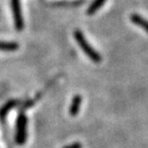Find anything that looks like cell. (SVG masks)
Segmentation results:
<instances>
[{
	"label": "cell",
	"instance_id": "cell-1",
	"mask_svg": "<svg viewBox=\"0 0 148 148\" xmlns=\"http://www.w3.org/2000/svg\"><path fill=\"white\" fill-rule=\"evenodd\" d=\"M74 38H75V40L79 44V46L81 47V49L91 61H93L94 63H99V62L102 61L101 55L88 42L87 38H85V36L83 35L81 31L80 30L74 31Z\"/></svg>",
	"mask_w": 148,
	"mask_h": 148
},
{
	"label": "cell",
	"instance_id": "cell-2",
	"mask_svg": "<svg viewBox=\"0 0 148 148\" xmlns=\"http://www.w3.org/2000/svg\"><path fill=\"white\" fill-rule=\"evenodd\" d=\"M27 140V117L25 114L20 112L16 120V143L18 145L25 144Z\"/></svg>",
	"mask_w": 148,
	"mask_h": 148
},
{
	"label": "cell",
	"instance_id": "cell-3",
	"mask_svg": "<svg viewBox=\"0 0 148 148\" xmlns=\"http://www.w3.org/2000/svg\"><path fill=\"white\" fill-rule=\"evenodd\" d=\"M11 8L14 17V28L17 31H22L24 29V19L22 16L20 0H11Z\"/></svg>",
	"mask_w": 148,
	"mask_h": 148
},
{
	"label": "cell",
	"instance_id": "cell-4",
	"mask_svg": "<svg viewBox=\"0 0 148 148\" xmlns=\"http://www.w3.org/2000/svg\"><path fill=\"white\" fill-rule=\"evenodd\" d=\"M130 19H131V21L134 24L140 27L141 29H143L146 33H148V20L144 18L143 16H141L138 14H133L130 16Z\"/></svg>",
	"mask_w": 148,
	"mask_h": 148
},
{
	"label": "cell",
	"instance_id": "cell-5",
	"mask_svg": "<svg viewBox=\"0 0 148 148\" xmlns=\"http://www.w3.org/2000/svg\"><path fill=\"white\" fill-rule=\"evenodd\" d=\"M81 105H82V97L80 95H75L73 97L72 99V102L70 104V107H69V114L72 115V116H75L79 114L80 112V108H81Z\"/></svg>",
	"mask_w": 148,
	"mask_h": 148
},
{
	"label": "cell",
	"instance_id": "cell-6",
	"mask_svg": "<svg viewBox=\"0 0 148 148\" xmlns=\"http://www.w3.org/2000/svg\"><path fill=\"white\" fill-rule=\"evenodd\" d=\"M19 47V44L14 41H0V51L13 52L16 51Z\"/></svg>",
	"mask_w": 148,
	"mask_h": 148
},
{
	"label": "cell",
	"instance_id": "cell-7",
	"mask_svg": "<svg viewBox=\"0 0 148 148\" xmlns=\"http://www.w3.org/2000/svg\"><path fill=\"white\" fill-rule=\"evenodd\" d=\"M105 2H106V0H93V1L90 3V5L88 6V8L87 10V14L88 16H91V14H95L96 12L105 4Z\"/></svg>",
	"mask_w": 148,
	"mask_h": 148
},
{
	"label": "cell",
	"instance_id": "cell-8",
	"mask_svg": "<svg viewBox=\"0 0 148 148\" xmlns=\"http://www.w3.org/2000/svg\"><path fill=\"white\" fill-rule=\"evenodd\" d=\"M17 104H18V101H17V100H10V101H8L1 109H0V117L5 118L8 112H10L14 107H16Z\"/></svg>",
	"mask_w": 148,
	"mask_h": 148
},
{
	"label": "cell",
	"instance_id": "cell-9",
	"mask_svg": "<svg viewBox=\"0 0 148 148\" xmlns=\"http://www.w3.org/2000/svg\"><path fill=\"white\" fill-rule=\"evenodd\" d=\"M64 148H82V144L80 143H74L69 144V145L64 146Z\"/></svg>",
	"mask_w": 148,
	"mask_h": 148
}]
</instances>
